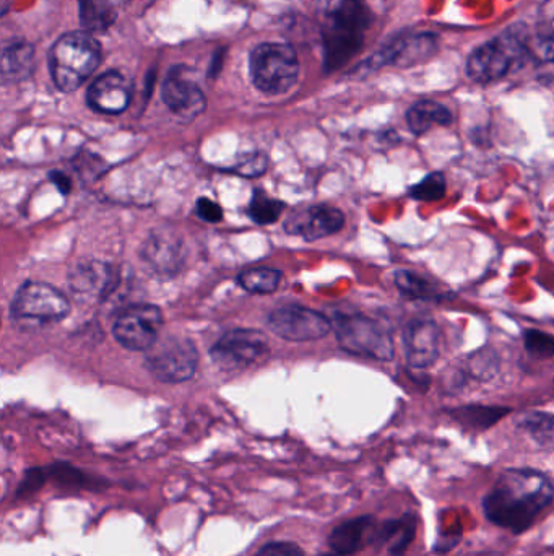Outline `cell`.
<instances>
[{
	"label": "cell",
	"mask_w": 554,
	"mask_h": 556,
	"mask_svg": "<svg viewBox=\"0 0 554 556\" xmlns=\"http://www.w3.org/2000/svg\"><path fill=\"white\" fill-rule=\"evenodd\" d=\"M553 496V483L540 470L507 469L485 496L483 511L494 526L520 534L533 526Z\"/></svg>",
	"instance_id": "1"
},
{
	"label": "cell",
	"mask_w": 554,
	"mask_h": 556,
	"mask_svg": "<svg viewBox=\"0 0 554 556\" xmlns=\"http://www.w3.org/2000/svg\"><path fill=\"white\" fill-rule=\"evenodd\" d=\"M322 17L325 64L337 69L361 48L371 14L364 0H329Z\"/></svg>",
	"instance_id": "2"
},
{
	"label": "cell",
	"mask_w": 554,
	"mask_h": 556,
	"mask_svg": "<svg viewBox=\"0 0 554 556\" xmlns=\"http://www.w3.org/2000/svg\"><path fill=\"white\" fill-rule=\"evenodd\" d=\"M49 62L57 88L74 92L100 66V43L87 31H72L52 46Z\"/></svg>",
	"instance_id": "3"
},
{
	"label": "cell",
	"mask_w": 554,
	"mask_h": 556,
	"mask_svg": "<svg viewBox=\"0 0 554 556\" xmlns=\"http://www.w3.org/2000/svg\"><path fill=\"white\" fill-rule=\"evenodd\" d=\"M525 56L527 43L524 38L517 31H506L473 51L467 64L468 77L477 83L496 82L514 72Z\"/></svg>",
	"instance_id": "4"
},
{
	"label": "cell",
	"mask_w": 554,
	"mask_h": 556,
	"mask_svg": "<svg viewBox=\"0 0 554 556\" xmlns=\"http://www.w3.org/2000/svg\"><path fill=\"white\" fill-rule=\"evenodd\" d=\"M338 344L358 357L390 361L395 355L392 335L376 319L363 314H342L334 322Z\"/></svg>",
	"instance_id": "5"
},
{
	"label": "cell",
	"mask_w": 554,
	"mask_h": 556,
	"mask_svg": "<svg viewBox=\"0 0 554 556\" xmlns=\"http://www.w3.org/2000/svg\"><path fill=\"white\" fill-rule=\"evenodd\" d=\"M298 75V56L288 44L265 43L252 51L251 77L260 92L282 95L295 85Z\"/></svg>",
	"instance_id": "6"
},
{
	"label": "cell",
	"mask_w": 554,
	"mask_h": 556,
	"mask_svg": "<svg viewBox=\"0 0 554 556\" xmlns=\"http://www.w3.org/2000/svg\"><path fill=\"white\" fill-rule=\"evenodd\" d=\"M147 352L145 368L161 383H184L199 366V352L186 337H168Z\"/></svg>",
	"instance_id": "7"
},
{
	"label": "cell",
	"mask_w": 554,
	"mask_h": 556,
	"mask_svg": "<svg viewBox=\"0 0 554 556\" xmlns=\"http://www.w3.org/2000/svg\"><path fill=\"white\" fill-rule=\"evenodd\" d=\"M13 318L51 324L67 318L70 303L57 288L43 282H26L12 301Z\"/></svg>",
	"instance_id": "8"
},
{
	"label": "cell",
	"mask_w": 554,
	"mask_h": 556,
	"mask_svg": "<svg viewBox=\"0 0 554 556\" xmlns=\"http://www.w3.org/2000/svg\"><path fill=\"white\" fill-rule=\"evenodd\" d=\"M269 353V340L264 332L234 329L226 332L210 350L212 360L225 371L246 370Z\"/></svg>",
	"instance_id": "9"
},
{
	"label": "cell",
	"mask_w": 554,
	"mask_h": 556,
	"mask_svg": "<svg viewBox=\"0 0 554 556\" xmlns=\"http://www.w3.org/2000/svg\"><path fill=\"white\" fill-rule=\"evenodd\" d=\"M163 326V313L158 306L134 305L122 311L114 322L117 342L132 352H147L156 344Z\"/></svg>",
	"instance_id": "10"
},
{
	"label": "cell",
	"mask_w": 554,
	"mask_h": 556,
	"mask_svg": "<svg viewBox=\"0 0 554 556\" xmlns=\"http://www.w3.org/2000/svg\"><path fill=\"white\" fill-rule=\"evenodd\" d=\"M270 331L290 342L319 340L334 329V324L324 314L303 306H283L270 313L267 319Z\"/></svg>",
	"instance_id": "11"
},
{
	"label": "cell",
	"mask_w": 554,
	"mask_h": 556,
	"mask_svg": "<svg viewBox=\"0 0 554 556\" xmlns=\"http://www.w3.org/2000/svg\"><path fill=\"white\" fill-rule=\"evenodd\" d=\"M403 350L413 370L433 366L441 352V331L433 319L416 318L403 329Z\"/></svg>",
	"instance_id": "12"
},
{
	"label": "cell",
	"mask_w": 554,
	"mask_h": 556,
	"mask_svg": "<svg viewBox=\"0 0 554 556\" xmlns=\"http://www.w3.org/2000/svg\"><path fill=\"white\" fill-rule=\"evenodd\" d=\"M345 213L332 205H314L309 209L291 215L285 223V230L291 235H299L306 241L327 238L342 230Z\"/></svg>",
	"instance_id": "13"
},
{
	"label": "cell",
	"mask_w": 554,
	"mask_h": 556,
	"mask_svg": "<svg viewBox=\"0 0 554 556\" xmlns=\"http://www.w3.org/2000/svg\"><path fill=\"white\" fill-rule=\"evenodd\" d=\"M184 257V241L169 230L155 231L142 249L143 261L160 275L178 274L184 264Z\"/></svg>",
	"instance_id": "14"
},
{
	"label": "cell",
	"mask_w": 554,
	"mask_h": 556,
	"mask_svg": "<svg viewBox=\"0 0 554 556\" xmlns=\"http://www.w3.org/2000/svg\"><path fill=\"white\" fill-rule=\"evenodd\" d=\"M132 96V83L119 72H106L88 90V105L98 113L121 114Z\"/></svg>",
	"instance_id": "15"
},
{
	"label": "cell",
	"mask_w": 554,
	"mask_h": 556,
	"mask_svg": "<svg viewBox=\"0 0 554 556\" xmlns=\"http://www.w3.org/2000/svg\"><path fill=\"white\" fill-rule=\"evenodd\" d=\"M161 98L165 105L182 119H194L204 113L207 101L204 93L192 80L184 75L173 72L161 88Z\"/></svg>",
	"instance_id": "16"
},
{
	"label": "cell",
	"mask_w": 554,
	"mask_h": 556,
	"mask_svg": "<svg viewBox=\"0 0 554 556\" xmlns=\"http://www.w3.org/2000/svg\"><path fill=\"white\" fill-rule=\"evenodd\" d=\"M436 53V38L433 35H415L390 43L374 59V64H395V66H415Z\"/></svg>",
	"instance_id": "17"
},
{
	"label": "cell",
	"mask_w": 554,
	"mask_h": 556,
	"mask_svg": "<svg viewBox=\"0 0 554 556\" xmlns=\"http://www.w3.org/2000/svg\"><path fill=\"white\" fill-rule=\"evenodd\" d=\"M373 529V516L353 517V519L338 524L327 539L330 552H334L338 556L355 555L364 547V543H371Z\"/></svg>",
	"instance_id": "18"
},
{
	"label": "cell",
	"mask_w": 554,
	"mask_h": 556,
	"mask_svg": "<svg viewBox=\"0 0 554 556\" xmlns=\"http://www.w3.org/2000/svg\"><path fill=\"white\" fill-rule=\"evenodd\" d=\"M394 283L400 295L408 300L441 303L452 298L451 290H446L438 282L429 280L425 275L416 274L413 270H397L394 274Z\"/></svg>",
	"instance_id": "19"
},
{
	"label": "cell",
	"mask_w": 554,
	"mask_h": 556,
	"mask_svg": "<svg viewBox=\"0 0 554 556\" xmlns=\"http://www.w3.org/2000/svg\"><path fill=\"white\" fill-rule=\"evenodd\" d=\"M113 269L103 262L77 264L70 272V287L77 295L103 296L113 283Z\"/></svg>",
	"instance_id": "20"
},
{
	"label": "cell",
	"mask_w": 554,
	"mask_h": 556,
	"mask_svg": "<svg viewBox=\"0 0 554 556\" xmlns=\"http://www.w3.org/2000/svg\"><path fill=\"white\" fill-rule=\"evenodd\" d=\"M49 480L61 490L69 493L78 491H104L108 490L109 482L106 478L93 477L77 469L69 462H54L48 467Z\"/></svg>",
	"instance_id": "21"
},
{
	"label": "cell",
	"mask_w": 554,
	"mask_h": 556,
	"mask_svg": "<svg viewBox=\"0 0 554 556\" xmlns=\"http://www.w3.org/2000/svg\"><path fill=\"white\" fill-rule=\"evenodd\" d=\"M452 121L454 118L451 109L438 101H416L415 105L407 111L408 129L418 137L431 131L434 126H451Z\"/></svg>",
	"instance_id": "22"
},
{
	"label": "cell",
	"mask_w": 554,
	"mask_h": 556,
	"mask_svg": "<svg viewBox=\"0 0 554 556\" xmlns=\"http://www.w3.org/2000/svg\"><path fill=\"white\" fill-rule=\"evenodd\" d=\"M122 0H78L80 22L87 31H104L113 27Z\"/></svg>",
	"instance_id": "23"
},
{
	"label": "cell",
	"mask_w": 554,
	"mask_h": 556,
	"mask_svg": "<svg viewBox=\"0 0 554 556\" xmlns=\"http://www.w3.org/2000/svg\"><path fill=\"white\" fill-rule=\"evenodd\" d=\"M509 413H511L509 407H498V405H464L452 410L451 417L465 428L481 431L488 430L501 422Z\"/></svg>",
	"instance_id": "24"
},
{
	"label": "cell",
	"mask_w": 554,
	"mask_h": 556,
	"mask_svg": "<svg viewBox=\"0 0 554 556\" xmlns=\"http://www.w3.org/2000/svg\"><path fill=\"white\" fill-rule=\"evenodd\" d=\"M33 67V48L30 44L17 41L10 44L9 48L4 49L2 57V77L5 82H17L30 75Z\"/></svg>",
	"instance_id": "25"
},
{
	"label": "cell",
	"mask_w": 554,
	"mask_h": 556,
	"mask_svg": "<svg viewBox=\"0 0 554 556\" xmlns=\"http://www.w3.org/2000/svg\"><path fill=\"white\" fill-rule=\"evenodd\" d=\"M517 426L524 430L540 448L554 449V415L529 412L520 415Z\"/></svg>",
	"instance_id": "26"
},
{
	"label": "cell",
	"mask_w": 554,
	"mask_h": 556,
	"mask_svg": "<svg viewBox=\"0 0 554 556\" xmlns=\"http://www.w3.org/2000/svg\"><path fill=\"white\" fill-rule=\"evenodd\" d=\"M280 282H282V272L270 267L247 269L238 277L239 287H243L246 292L260 293V295L275 292Z\"/></svg>",
	"instance_id": "27"
},
{
	"label": "cell",
	"mask_w": 554,
	"mask_h": 556,
	"mask_svg": "<svg viewBox=\"0 0 554 556\" xmlns=\"http://www.w3.org/2000/svg\"><path fill=\"white\" fill-rule=\"evenodd\" d=\"M283 210H285V204L282 200L273 199L265 192L257 191L249 205V217L257 225H272L282 217Z\"/></svg>",
	"instance_id": "28"
},
{
	"label": "cell",
	"mask_w": 554,
	"mask_h": 556,
	"mask_svg": "<svg viewBox=\"0 0 554 556\" xmlns=\"http://www.w3.org/2000/svg\"><path fill=\"white\" fill-rule=\"evenodd\" d=\"M446 191V176L439 171H433L421 179L420 183L410 187L408 196L418 202H438V200L444 199Z\"/></svg>",
	"instance_id": "29"
},
{
	"label": "cell",
	"mask_w": 554,
	"mask_h": 556,
	"mask_svg": "<svg viewBox=\"0 0 554 556\" xmlns=\"http://www.w3.org/2000/svg\"><path fill=\"white\" fill-rule=\"evenodd\" d=\"M468 373L472 374L473 378L481 379V381H490L499 371L498 353L494 352L493 348L485 347L480 348L477 352L472 353L468 357Z\"/></svg>",
	"instance_id": "30"
},
{
	"label": "cell",
	"mask_w": 554,
	"mask_h": 556,
	"mask_svg": "<svg viewBox=\"0 0 554 556\" xmlns=\"http://www.w3.org/2000/svg\"><path fill=\"white\" fill-rule=\"evenodd\" d=\"M418 529V519L415 514L408 513L400 517L399 527L390 540L389 553L392 556H403L412 545Z\"/></svg>",
	"instance_id": "31"
},
{
	"label": "cell",
	"mask_w": 554,
	"mask_h": 556,
	"mask_svg": "<svg viewBox=\"0 0 554 556\" xmlns=\"http://www.w3.org/2000/svg\"><path fill=\"white\" fill-rule=\"evenodd\" d=\"M48 480V469L31 467V469L25 470V474L15 490V500H25V498L36 495L38 491L43 490Z\"/></svg>",
	"instance_id": "32"
},
{
	"label": "cell",
	"mask_w": 554,
	"mask_h": 556,
	"mask_svg": "<svg viewBox=\"0 0 554 556\" xmlns=\"http://www.w3.org/2000/svg\"><path fill=\"white\" fill-rule=\"evenodd\" d=\"M524 347L535 358L554 357V335L529 329L524 332Z\"/></svg>",
	"instance_id": "33"
},
{
	"label": "cell",
	"mask_w": 554,
	"mask_h": 556,
	"mask_svg": "<svg viewBox=\"0 0 554 556\" xmlns=\"http://www.w3.org/2000/svg\"><path fill=\"white\" fill-rule=\"evenodd\" d=\"M267 168H269V160L265 155L251 153V155H246V157L236 161L230 171L238 174V176H244V178H259L267 171Z\"/></svg>",
	"instance_id": "34"
},
{
	"label": "cell",
	"mask_w": 554,
	"mask_h": 556,
	"mask_svg": "<svg viewBox=\"0 0 554 556\" xmlns=\"http://www.w3.org/2000/svg\"><path fill=\"white\" fill-rule=\"evenodd\" d=\"M254 556H306V553L298 543L275 540V542L265 543L264 547H260L254 553Z\"/></svg>",
	"instance_id": "35"
},
{
	"label": "cell",
	"mask_w": 554,
	"mask_h": 556,
	"mask_svg": "<svg viewBox=\"0 0 554 556\" xmlns=\"http://www.w3.org/2000/svg\"><path fill=\"white\" fill-rule=\"evenodd\" d=\"M195 212H197V217L202 218L204 222L218 223L223 220V210H221L220 205L213 202L212 199H207V197H200L197 200Z\"/></svg>",
	"instance_id": "36"
},
{
	"label": "cell",
	"mask_w": 554,
	"mask_h": 556,
	"mask_svg": "<svg viewBox=\"0 0 554 556\" xmlns=\"http://www.w3.org/2000/svg\"><path fill=\"white\" fill-rule=\"evenodd\" d=\"M51 181L59 187V191L62 194H69L70 189H72V181H70L69 176H65L64 173H59V171H52Z\"/></svg>",
	"instance_id": "37"
},
{
	"label": "cell",
	"mask_w": 554,
	"mask_h": 556,
	"mask_svg": "<svg viewBox=\"0 0 554 556\" xmlns=\"http://www.w3.org/2000/svg\"><path fill=\"white\" fill-rule=\"evenodd\" d=\"M540 51H542L545 59H548V61H554V33L543 41Z\"/></svg>",
	"instance_id": "38"
},
{
	"label": "cell",
	"mask_w": 554,
	"mask_h": 556,
	"mask_svg": "<svg viewBox=\"0 0 554 556\" xmlns=\"http://www.w3.org/2000/svg\"><path fill=\"white\" fill-rule=\"evenodd\" d=\"M317 556H338V555H335L334 552H330V553H321V555H317Z\"/></svg>",
	"instance_id": "39"
},
{
	"label": "cell",
	"mask_w": 554,
	"mask_h": 556,
	"mask_svg": "<svg viewBox=\"0 0 554 556\" xmlns=\"http://www.w3.org/2000/svg\"><path fill=\"white\" fill-rule=\"evenodd\" d=\"M488 556H503V555H499V553H491V555Z\"/></svg>",
	"instance_id": "40"
}]
</instances>
